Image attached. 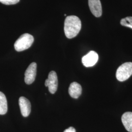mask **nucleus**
I'll return each instance as SVG.
<instances>
[{"instance_id":"nucleus-1","label":"nucleus","mask_w":132,"mask_h":132,"mask_svg":"<svg viewBox=\"0 0 132 132\" xmlns=\"http://www.w3.org/2000/svg\"><path fill=\"white\" fill-rule=\"evenodd\" d=\"M81 28V22L78 17L71 15L66 17L64 22V32L67 38L71 39L76 37Z\"/></svg>"},{"instance_id":"nucleus-2","label":"nucleus","mask_w":132,"mask_h":132,"mask_svg":"<svg viewBox=\"0 0 132 132\" xmlns=\"http://www.w3.org/2000/svg\"><path fill=\"white\" fill-rule=\"evenodd\" d=\"M34 42L33 36L28 33L22 34L14 44V48L17 52H22L28 49Z\"/></svg>"},{"instance_id":"nucleus-3","label":"nucleus","mask_w":132,"mask_h":132,"mask_svg":"<svg viewBox=\"0 0 132 132\" xmlns=\"http://www.w3.org/2000/svg\"><path fill=\"white\" fill-rule=\"evenodd\" d=\"M132 75V62L123 63L118 67L116 72L117 79L121 82L127 80Z\"/></svg>"},{"instance_id":"nucleus-4","label":"nucleus","mask_w":132,"mask_h":132,"mask_svg":"<svg viewBox=\"0 0 132 132\" xmlns=\"http://www.w3.org/2000/svg\"><path fill=\"white\" fill-rule=\"evenodd\" d=\"M37 72V64L33 62L28 66L24 73V82L27 84H31L35 79Z\"/></svg>"},{"instance_id":"nucleus-5","label":"nucleus","mask_w":132,"mask_h":132,"mask_svg":"<svg viewBox=\"0 0 132 132\" xmlns=\"http://www.w3.org/2000/svg\"><path fill=\"white\" fill-rule=\"evenodd\" d=\"M98 60V55L94 51H90L82 58V62L86 67H90L96 64Z\"/></svg>"},{"instance_id":"nucleus-6","label":"nucleus","mask_w":132,"mask_h":132,"mask_svg":"<svg viewBox=\"0 0 132 132\" xmlns=\"http://www.w3.org/2000/svg\"><path fill=\"white\" fill-rule=\"evenodd\" d=\"M21 112L24 117H28L31 112V104L28 99L22 96L19 99Z\"/></svg>"},{"instance_id":"nucleus-7","label":"nucleus","mask_w":132,"mask_h":132,"mask_svg":"<svg viewBox=\"0 0 132 132\" xmlns=\"http://www.w3.org/2000/svg\"><path fill=\"white\" fill-rule=\"evenodd\" d=\"M48 90L50 93L54 94L57 90L58 78L56 73L54 71H51L48 76Z\"/></svg>"},{"instance_id":"nucleus-8","label":"nucleus","mask_w":132,"mask_h":132,"mask_svg":"<svg viewBox=\"0 0 132 132\" xmlns=\"http://www.w3.org/2000/svg\"><path fill=\"white\" fill-rule=\"evenodd\" d=\"M89 6L92 14L96 17H99L102 15V6L100 0H89Z\"/></svg>"},{"instance_id":"nucleus-9","label":"nucleus","mask_w":132,"mask_h":132,"mask_svg":"<svg viewBox=\"0 0 132 132\" xmlns=\"http://www.w3.org/2000/svg\"><path fill=\"white\" fill-rule=\"evenodd\" d=\"M69 93L71 97L78 98L82 93L81 86L76 82L71 83L69 88Z\"/></svg>"},{"instance_id":"nucleus-10","label":"nucleus","mask_w":132,"mask_h":132,"mask_svg":"<svg viewBox=\"0 0 132 132\" xmlns=\"http://www.w3.org/2000/svg\"><path fill=\"white\" fill-rule=\"evenodd\" d=\"M123 124L128 132H132V112H126L122 116Z\"/></svg>"},{"instance_id":"nucleus-11","label":"nucleus","mask_w":132,"mask_h":132,"mask_svg":"<svg viewBox=\"0 0 132 132\" xmlns=\"http://www.w3.org/2000/svg\"><path fill=\"white\" fill-rule=\"evenodd\" d=\"M7 112V102L5 94L0 92V114L4 115Z\"/></svg>"},{"instance_id":"nucleus-12","label":"nucleus","mask_w":132,"mask_h":132,"mask_svg":"<svg viewBox=\"0 0 132 132\" xmlns=\"http://www.w3.org/2000/svg\"><path fill=\"white\" fill-rule=\"evenodd\" d=\"M120 24L124 27L130 28L132 29V17H127L121 19Z\"/></svg>"},{"instance_id":"nucleus-13","label":"nucleus","mask_w":132,"mask_h":132,"mask_svg":"<svg viewBox=\"0 0 132 132\" xmlns=\"http://www.w3.org/2000/svg\"><path fill=\"white\" fill-rule=\"evenodd\" d=\"M20 0H0V2L4 5H15L19 3Z\"/></svg>"},{"instance_id":"nucleus-14","label":"nucleus","mask_w":132,"mask_h":132,"mask_svg":"<svg viewBox=\"0 0 132 132\" xmlns=\"http://www.w3.org/2000/svg\"><path fill=\"white\" fill-rule=\"evenodd\" d=\"M63 132H76V130L74 128L70 127L66 129Z\"/></svg>"},{"instance_id":"nucleus-15","label":"nucleus","mask_w":132,"mask_h":132,"mask_svg":"<svg viewBox=\"0 0 132 132\" xmlns=\"http://www.w3.org/2000/svg\"><path fill=\"white\" fill-rule=\"evenodd\" d=\"M45 85L46 86V87H48V81L47 79L46 81H45Z\"/></svg>"}]
</instances>
